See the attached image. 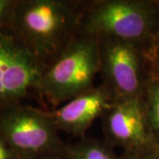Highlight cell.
Returning <instances> with one entry per match:
<instances>
[{
	"instance_id": "10",
	"label": "cell",
	"mask_w": 159,
	"mask_h": 159,
	"mask_svg": "<svg viewBox=\"0 0 159 159\" xmlns=\"http://www.w3.org/2000/svg\"><path fill=\"white\" fill-rule=\"evenodd\" d=\"M143 99L148 124L156 141L159 144V82L156 80L149 79Z\"/></svg>"
},
{
	"instance_id": "5",
	"label": "cell",
	"mask_w": 159,
	"mask_h": 159,
	"mask_svg": "<svg viewBox=\"0 0 159 159\" xmlns=\"http://www.w3.org/2000/svg\"><path fill=\"white\" fill-rule=\"evenodd\" d=\"M102 84L113 102L144 97L150 79L144 47L112 37L98 39Z\"/></svg>"
},
{
	"instance_id": "8",
	"label": "cell",
	"mask_w": 159,
	"mask_h": 159,
	"mask_svg": "<svg viewBox=\"0 0 159 159\" xmlns=\"http://www.w3.org/2000/svg\"><path fill=\"white\" fill-rule=\"evenodd\" d=\"M112 102L108 91L100 84L47 111L57 130L81 138L96 119L102 118Z\"/></svg>"
},
{
	"instance_id": "12",
	"label": "cell",
	"mask_w": 159,
	"mask_h": 159,
	"mask_svg": "<svg viewBox=\"0 0 159 159\" xmlns=\"http://www.w3.org/2000/svg\"><path fill=\"white\" fill-rule=\"evenodd\" d=\"M18 0H0V30L9 27Z\"/></svg>"
},
{
	"instance_id": "6",
	"label": "cell",
	"mask_w": 159,
	"mask_h": 159,
	"mask_svg": "<svg viewBox=\"0 0 159 159\" xmlns=\"http://www.w3.org/2000/svg\"><path fill=\"white\" fill-rule=\"evenodd\" d=\"M43 70L9 28L0 30V110L34 94Z\"/></svg>"
},
{
	"instance_id": "11",
	"label": "cell",
	"mask_w": 159,
	"mask_h": 159,
	"mask_svg": "<svg viewBox=\"0 0 159 159\" xmlns=\"http://www.w3.org/2000/svg\"><path fill=\"white\" fill-rule=\"evenodd\" d=\"M144 55L150 78L159 82V34L144 47Z\"/></svg>"
},
{
	"instance_id": "2",
	"label": "cell",
	"mask_w": 159,
	"mask_h": 159,
	"mask_svg": "<svg viewBox=\"0 0 159 159\" xmlns=\"http://www.w3.org/2000/svg\"><path fill=\"white\" fill-rule=\"evenodd\" d=\"M80 34L97 39L112 37L145 47L159 34V2L88 1Z\"/></svg>"
},
{
	"instance_id": "4",
	"label": "cell",
	"mask_w": 159,
	"mask_h": 159,
	"mask_svg": "<svg viewBox=\"0 0 159 159\" xmlns=\"http://www.w3.org/2000/svg\"><path fill=\"white\" fill-rule=\"evenodd\" d=\"M47 110L17 103L0 110V138L15 159H62L63 142Z\"/></svg>"
},
{
	"instance_id": "3",
	"label": "cell",
	"mask_w": 159,
	"mask_h": 159,
	"mask_svg": "<svg viewBox=\"0 0 159 159\" xmlns=\"http://www.w3.org/2000/svg\"><path fill=\"white\" fill-rule=\"evenodd\" d=\"M100 72L98 39L79 34L44 68L34 95L57 108L94 88Z\"/></svg>"
},
{
	"instance_id": "14",
	"label": "cell",
	"mask_w": 159,
	"mask_h": 159,
	"mask_svg": "<svg viewBox=\"0 0 159 159\" xmlns=\"http://www.w3.org/2000/svg\"><path fill=\"white\" fill-rule=\"evenodd\" d=\"M0 159H15V157L6 143L0 138Z\"/></svg>"
},
{
	"instance_id": "15",
	"label": "cell",
	"mask_w": 159,
	"mask_h": 159,
	"mask_svg": "<svg viewBox=\"0 0 159 159\" xmlns=\"http://www.w3.org/2000/svg\"><path fill=\"white\" fill-rule=\"evenodd\" d=\"M34 159H51V158H34Z\"/></svg>"
},
{
	"instance_id": "13",
	"label": "cell",
	"mask_w": 159,
	"mask_h": 159,
	"mask_svg": "<svg viewBox=\"0 0 159 159\" xmlns=\"http://www.w3.org/2000/svg\"><path fill=\"white\" fill-rule=\"evenodd\" d=\"M119 159H159V146L136 151H124Z\"/></svg>"
},
{
	"instance_id": "9",
	"label": "cell",
	"mask_w": 159,
	"mask_h": 159,
	"mask_svg": "<svg viewBox=\"0 0 159 159\" xmlns=\"http://www.w3.org/2000/svg\"><path fill=\"white\" fill-rule=\"evenodd\" d=\"M112 147L104 139L81 137L78 142L66 144L64 159H119Z\"/></svg>"
},
{
	"instance_id": "7",
	"label": "cell",
	"mask_w": 159,
	"mask_h": 159,
	"mask_svg": "<svg viewBox=\"0 0 159 159\" xmlns=\"http://www.w3.org/2000/svg\"><path fill=\"white\" fill-rule=\"evenodd\" d=\"M104 140L124 151L159 146L148 124L142 98L113 102L102 116Z\"/></svg>"
},
{
	"instance_id": "1",
	"label": "cell",
	"mask_w": 159,
	"mask_h": 159,
	"mask_svg": "<svg viewBox=\"0 0 159 159\" xmlns=\"http://www.w3.org/2000/svg\"><path fill=\"white\" fill-rule=\"evenodd\" d=\"M88 1L18 0L9 29L45 68L80 34Z\"/></svg>"
}]
</instances>
